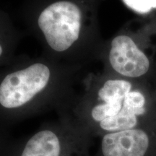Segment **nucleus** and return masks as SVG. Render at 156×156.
I'll list each match as a JSON object with an SVG mask.
<instances>
[{"label":"nucleus","instance_id":"obj_10","mask_svg":"<svg viewBox=\"0 0 156 156\" xmlns=\"http://www.w3.org/2000/svg\"><path fill=\"white\" fill-rule=\"evenodd\" d=\"M145 96L139 91L131 90L126 95L122 106L133 112L136 116H139L145 112Z\"/></svg>","mask_w":156,"mask_h":156},{"label":"nucleus","instance_id":"obj_9","mask_svg":"<svg viewBox=\"0 0 156 156\" xmlns=\"http://www.w3.org/2000/svg\"><path fill=\"white\" fill-rule=\"evenodd\" d=\"M123 103H101L95 105L90 110V117L93 121L100 123L102 121L118 114Z\"/></svg>","mask_w":156,"mask_h":156},{"label":"nucleus","instance_id":"obj_2","mask_svg":"<svg viewBox=\"0 0 156 156\" xmlns=\"http://www.w3.org/2000/svg\"><path fill=\"white\" fill-rule=\"evenodd\" d=\"M80 71V67L44 54L15 58L0 68V119L9 118L42 100L66 92Z\"/></svg>","mask_w":156,"mask_h":156},{"label":"nucleus","instance_id":"obj_4","mask_svg":"<svg viewBox=\"0 0 156 156\" xmlns=\"http://www.w3.org/2000/svg\"><path fill=\"white\" fill-rule=\"evenodd\" d=\"M149 147L147 134L141 129L111 132L102 139L103 156H144Z\"/></svg>","mask_w":156,"mask_h":156},{"label":"nucleus","instance_id":"obj_6","mask_svg":"<svg viewBox=\"0 0 156 156\" xmlns=\"http://www.w3.org/2000/svg\"><path fill=\"white\" fill-rule=\"evenodd\" d=\"M20 40V34L6 12L0 9V67L11 63Z\"/></svg>","mask_w":156,"mask_h":156},{"label":"nucleus","instance_id":"obj_7","mask_svg":"<svg viewBox=\"0 0 156 156\" xmlns=\"http://www.w3.org/2000/svg\"><path fill=\"white\" fill-rule=\"evenodd\" d=\"M132 90V83L123 79H108L97 90V96L103 103H123Z\"/></svg>","mask_w":156,"mask_h":156},{"label":"nucleus","instance_id":"obj_11","mask_svg":"<svg viewBox=\"0 0 156 156\" xmlns=\"http://www.w3.org/2000/svg\"><path fill=\"white\" fill-rule=\"evenodd\" d=\"M151 6L153 9H156V0H151Z\"/></svg>","mask_w":156,"mask_h":156},{"label":"nucleus","instance_id":"obj_5","mask_svg":"<svg viewBox=\"0 0 156 156\" xmlns=\"http://www.w3.org/2000/svg\"><path fill=\"white\" fill-rule=\"evenodd\" d=\"M61 151L58 134L53 130L45 129L31 136L21 156H60Z\"/></svg>","mask_w":156,"mask_h":156},{"label":"nucleus","instance_id":"obj_8","mask_svg":"<svg viewBox=\"0 0 156 156\" xmlns=\"http://www.w3.org/2000/svg\"><path fill=\"white\" fill-rule=\"evenodd\" d=\"M136 116L133 112L122 106L118 114L99 123L100 127L107 132H115L132 129L136 125Z\"/></svg>","mask_w":156,"mask_h":156},{"label":"nucleus","instance_id":"obj_1","mask_svg":"<svg viewBox=\"0 0 156 156\" xmlns=\"http://www.w3.org/2000/svg\"><path fill=\"white\" fill-rule=\"evenodd\" d=\"M98 0H24L26 26L43 54L81 67L91 44L93 20Z\"/></svg>","mask_w":156,"mask_h":156},{"label":"nucleus","instance_id":"obj_3","mask_svg":"<svg viewBox=\"0 0 156 156\" xmlns=\"http://www.w3.org/2000/svg\"><path fill=\"white\" fill-rule=\"evenodd\" d=\"M108 61L115 73L126 77L135 78L145 75L150 62L131 37L120 34L112 39Z\"/></svg>","mask_w":156,"mask_h":156}]
</instances>
